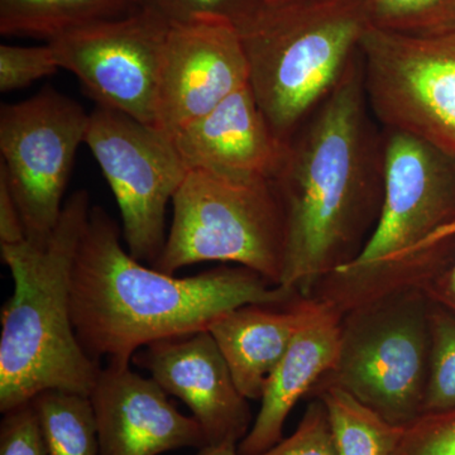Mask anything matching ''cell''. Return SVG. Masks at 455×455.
I'll return each instance as SVG.
<instances>
[{"label": "cell", "mask_w": 455, "mask_h": 455, "mask_svg": "<svg viewBox=\"0 0 455 455\" xmlns=\"http://www.w3.org/2000/svg\"><path fill=\"white\" fill-rule=\"evenodd\" d=\"M166 244L152 267L173 275L196 263H238L281 286L283 208L271 179L188 170L172 199Z\"/></svg>", "instance_id": "obj_6"}, {"label": "cell", "mask_w": 455, "mask_h": 455, "mask_svg": "<svg viewBox=\"0 0 455 455\" xmlns=\"http://www.w3.org/2000/svg\"><path fill=\"white\" fill-rule=\"evenodd\" d=\"M368 25L407 36L455 31V0H363Z\"/></svg>", "instance_id": "obj_21"}, {"label": "cell", "mask_w": 455, "mask_h": 455, "mask_svg": "<svg viewBox=\"0 0 455 455\" xmlns=\"http://www.w3.org/2000/svg\"><path fill=\"white\" fill-rule=\"evenodd\" d=\"M132 361L191 410L208 445L239 444L252 427L248 398L211 331L155 341L134 353Z\"/></svg>", "instance_id": "obj_13"}, {"label": "cell", "mask_w": 455, "mask_h": 455, "mask_svg": "<svg viewBox=\"0 0 455 455\" xmlns=\"http://www.w3.org/2000/svg\"><path fill=\"white\" fill-rule=\"evenodd\" d=\"M377 123L359 49L333 92L287 140L272 179L284 221L281 286L300 298L357 259L376 229L385 193Z\"/></svg>", "instance_id": "obj_1"}, {"label": "cell", "mask_w": 455, "mask_h": 455, "mask_svg": "<svg viewBox=\"0 0 455 455\" xmlns=\"http://www.w3.org/2000/svg\"><path fill=\"white\" fill-rule=\"evenodd\" d=\"M121 235L113 218L92 206L71 274V315L94 361L130 364L143 347L208 331L244 305L286 307L300 299L243 266L182 278L146 267L124 250Z\"/></svg>", "instance_id": "obj_2"}, {"label": "cell", "mask_w": 455, "mask_h": 455, "mask_svg": "<svg viewBox=\"0 0 455 455\" xmlns=\"http://www.w3.org/2000/svg\"><path fill=\"white\" fill-rule=\"evenodd\" d=\"M370 28L363 0L265 5L241 29L250 86L286 143L340 82Z\"/></svg>", "instance_id": "obj_5"}, {"label": "cell", "mask_w": 455, "mask_h": 455, "mask_svg": "<svg viewBox=\"0 0 455 455\" xmlns=\"http://www.w3.org/2000/svg\"><path fill=\"white\" fill-rule=\"evenodd\" d=\"M260 455H338L328 410L322 398L311 397L292 435Z\"/></svg>", "instance_id": "obj_25"}, {"label": "cell", "mask_w": 455, "mask_h": 455, "mask_svg": "<svg viewBox=\"0 0 455 455\" xmlns=\"http://www.w3.org/2000/svg\"><path fill=\"white\" fill-rule=\"evenodd\" d=\"M425 291L433 300L440 302L455 313V257L451 268Z\"/></svg>", "instance_id": "obj_29"}, {"label": "cell", "mask_w": 455, "mask_h": 455, "mask_svg": "<svg viewBox=\"0 0 455 455\" xmlns=\"http://www.w3.org/2000/svg\"><path fill=\"white\" fill-rule=\"evenodd\" d=\"M320 307L319 301L307 298L283 310H275V305H244L209 326L245 398L260 400L269 376Z\"/></svg>", "instance_id": "obj_17"}, {"label": "cell", "mask_w": 455, "mask_h": 455, "mask_svg": "<svg viewBox=\"0 0 455 455\" xmlns=\"http://www.w3.org/2000/svg\"><path fill=\"white\" fill-rule=\"evenodd\" d=\"M320 304L316 315L299 331L269 376L259 415L238 444L239 455H260L278 444L283 439L284 421L298 401L307 397L314 385L334 367L341 315Z\"/></svg>", "instance_id": "obj_16"}, {"label": "cell", "mask_w": 455, "mask_h": 455, "mask_svg": "<svg viewBox=\"0 0 455 455\" xmlns=\"http://www.w3.org/2000/svg\"><path fill=\"white\" fill-rule=\"evenodd\" d=\"M196 455H239L238 444L224 443V444L206 445L199 449Z\"/></svg>", "instance_id": "obj_30"}, {"label": "cell", "mask_w": 455, "mask_h": 455, "mask_svg": "<svg viewBox=\"0 0 455 455\" xmlns=\"http://www.w3.org/2000/svg\"><path fill=\"white\" fill-rule=\"evenodd\" d=\"M26 230L14 197L4 176L0 175V244L26 241Z\"/></svg>", "instance_id": "obj_28"}, {"label": "cell", "mask_w": 455, "mask_h": 455, "mask_svg": "<svg viewBox=\"0 0 455 455\" xmlns=\"http://www.w3.org/2000/svg\"><path fill=\"white\" fill-rule=\"evenodd\" d=\"M266 5L287 4V3L300 2V0H263Z\"/></svg>", "instance_id": "obj_31"}, {"label": "cell", "mask_w": 455, "mask_h": 455, "mask_svg": "<svg viewBox=\"0 0 455 455\" xmlns=\"http://www.w3.org/2000/svg\"><path fill=\"white\" fill-rule=\"evenodd\" d=\"M382 130L379 223L357 259L331 277L334 298L348 309L398 290H425L455 257V156L405 132Z\"/></svg>", "instance_id": "obj_4"}, {"label": "cell", "mask_w": 455, "mask_h": 455, "mask_svg": "<svg viewBox=\"0 0 455 455\" xmlns=\"http://www.w3.org/2000/svg\"><path fill=\"white\" fill-rule=\"evenodd\" d=\"M307 397L322 398L338 455H395L405 427H396L335 386H314Z\"/></svg>", "instance_id": "obj_19"}, {"label": "cell", "mask_w": 455, "mask_h": 455, "mask_svg": "<svg viewBox=\"0 0 455 455\" xmlns=\"http://www.w3.org/2000/svg\"><path fill=\"white\" fill-rule=\"evenodd\" d=\"M263 0H142L171 26L224 22L236 29L250 23L265 7Z\"/></svg>", "instance_id": "obj_23"}, {"label": "cell", "mask_w": 455, "mask_h": 455, "mask_svg": "<svg viewBox=\"0 0 455 455\" xmlns=\"http://www.w3.org/2000/svg\"><path fill=\"white\" fill-rule=\"evenodd\" d=\"M247 84V57L235 26H172L158 79L154 128L171 139Z\"/></svg>", "instance_id": "obj_12"}, {"label": "cell", "mask_w": 455, "mask_h": 455, "mask_svg": "<svg viewBox=\"0 0 455 455\" xmlns=\"http://www.w3.org/2000/svg\"><path fill=\"white\" fill-rule=\"evenodd\" d=\"M430 339L423 415L455 410V313L435 300L430 307Z\"/></svg>", "instance_id": "obj_22"}, {"label": "cell", "mask_w": 455, "mask_h": 455, "mask_svg": "<svg viewBox=\"0 0 455 455\" xmlns=\"http://www.w3.org/2000/svg\"><path fill=\"white\" fill-rule=\"evenodd\" d=\"M90 211L88 191H76L46 239L0 244L14 283L0 313L2 414L44 391L90 396L97 383L100 364L84 350L71 315V274Z\"/></svg>", "instance_id": "obj_3"}, {"label": "cell", "mask_w": 455, "mask_h": 455, "mask_svg": "<svg viewBox=\"0 0 455 455\" xmlns=\"http://www.w3.org/2000/svg\"><path fill=\"white\" fill-rule=\"evenodd\" d=\"M171 140L188 170L236 178L274 179L286 151L250 84L176 132Z\"/></svg>", "instance_id": "obj_15"}, {"label": "cell", "mask_w": 455, "mask_h": 455, "mask_svg": "<svg viewBox=\"0 0 455 455\" xmlns=\"http://www.w3.org/2000/svg\"><path fill=\"white\" fill-rule=\"evenodd\" d=\"M89 119L79 101L52 86L0 107V175L7 180L29 241H44L55 229Z\"/></svg>", "instance_id": "obj_9"}, {"label": "cell", "mask_w": 455, "mask_h": 455, "mask_svg": "<svg viewBox=\"0 0 455 455\" xmlns=\"http://www.w3.org/2000/svg\"><path fill=\"white\" fill-rule=\"evenodd\" d=\"M431 298L387 293L341 315L334 367L314 386H335L396 427L423 415L429 376Z\"/></svg>", "instance_id": "obj_7"}, {"label": "cell", "mask_w": 455, "mask_h": 455, "mask_svg": "<svg viewBox=\"0 0 455 455\" xmlns=\"http://www.w3.org/2000/svg\"><path fill=\"white\" fill-rule=\"evenodd\" d=\"M170 23L148 8L65 33L49 42L60 68L80 80L97 106L154 127Z\"/></svg>", "instance_id": "obj_11"}, {"label": "cell", "mask_w": 455, "mask_h": 455, "mask_svg": "<svg viewBox=\"0 0 455 455\" xmlns=\"http://www.w3.org/2000/svg\"><path fill=\"white\" fill-rule=\"evenodd\" d=\"M395 455H455V410L421 415L407 425Z\"/></svg>", "instance_id": "obj_26"}, {"label": "cell", "mask_w": 455, "mask_h": 455, "mask_svg": "<svg viewBox=\"0 0 455 455\" xmlns=\"http://www.w3.org/2000/svg\"><path fill=\"white\" fill-rule=\"evenodd\" d=\"M0 424V455H47L32 403L3 414Z\"/></svg>", "instance_id": "obj_27"}, {"label": "cell", "mask_w": 455, "mask_h": 455, "mask_svg": "<svg viewBox=\"0 0 455 455\" xmlns=\"http://www.w3.org/2000/svg\"><path fill=\"white\" fill-rule=\"evenodd\" d=\"M47 455H101L92 400L75 392L49 390L31 401Z\"/></svg>", "instance_id": "obj_20"}, {"label": "cell", "mask_w": 455, "mask_h": 455, "mask_svg": "<svg viewBox=\"0 0 455 455\" xmlns=\"http://www.w3.org/2000/svg\"><path fill=\"white\" fill-rule=\"evenodd\" d=\"M85 143L118 204L128 252L152 267L166 244L167 204L188 167L169 137L112 108L90 112Z\"/></svg>", "instance_id": "obj_10"}, {"label": "cell", "mask_w": 455, "mask_h": 455, "mask_svg": "<svg viewBox=\"0 0 455 455\" xmlns=\"http://www.w3.org/2000/svg\"><path fill=\"white\" fill-rule=\"evenodd\" d=\"M50 44L44 46H0V92H11L60 70Z\"/></svg>", "instance_id": "obj_24"}, {"label": "cell", "mask_w": 455, "mask_h": 455, "mask_svg": "<svg viewBox=\"0 0 455 455\" xmlns=\"http://www.w3.org/2000/svg\"><path fill=\"white\" fill-rule=\"evenodd\" d=\"M140 8L142 0H0V33L49 44L74 29Z\"/></svg>", "instance_id": "obj_18"}, {"label": "cell", "mask_w": 455, "mask_h": 455, "mask_svg": "<svg viewBox=\"0 0 455 455\" xmlns=\"http://www.w3.org/2000/svg\"><path fill=\"white\" fill-rule=\"evenodd\" d=\"M101 455H160L208 445L193 416L180 412L152 377L108 363L90 394Z\"/></svg>", "instance_id": "obj_14"}, {"label": "cell", "mask_w": 455, "mask_h": 455, "mask_svg": "<svg viewBox=\"0 0 455 455\" xmlns=\"http://www.w3.org/2000/svg\"><path fill=\"white\" fill-rule=\"evenodd\" d=\"M361 57L379 124L455 156V31L407 36L370 27Z\"/></svg>", "instance_id": "obj_8"}]
</instances>
